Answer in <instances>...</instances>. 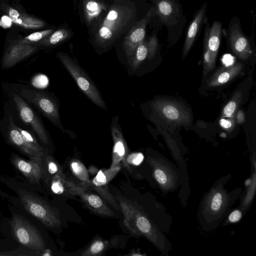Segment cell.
Wrapping results in <instances>:
<instances>
[{
    "mask_svg": "<svg viewBox=\"0 0 256 256\" xmlns=\"http://www.w3.org/2000/svg\"><path fill=\"white\" fill-rule=\"evenodd\" d=\"M231 177L228 174L220 178L202 199L197 218L201 228L206 232L213 230L220 226L242 193L241 188L232 191L226 188L225 185Z\"/></svg>",
    "mask_w": 256,
    "mask_h": 256,
    "instance_id": "1",
    "label": "cell"
},
{
    "mask_svg": "<svg viewBox=\"0 0 256 256\" xmlns=\"http://www.w3.org/2000/svg\"><path fill=\"white\" fill-rule=\"evenodd\" d=\"M120 202L125 221L126 224H130V228L134 232L146 236L162 255L168 256L172 246L164 233L169 231V228L162 222L152 218L138 205L123 200H120Z\"/></svg>",
    "mask_w": 256,
    "mask_h": 256,
    "instance_id": "2",
    "label": "cell"
},
{
    "mask_svg": "<svg viewBox=\"0 0 256 256\" xmlns=\"http://www.w3.org/2000/svg\"><path fill=\"white\" fill-rule=\"evenodd\" d=\"M135 16L130 4L121 0L112 4L94 34V44L102 48L110 46L130 28Z\"/></svg>",
    "mask_w": 256,
    "mask_h": 256,
    "instance_id": "3",
    "label": "cell"
},
{
    "mask_svg": "<svg viewBox=\"0 0 256 256\" xmlns=\"http://www.w3.org/2000/svg\"><path fill=\"white\" fill-rule=\"evenodd\" d=\"M2 87L4 90L20 96L54 126L65 132L60 116V103L54 94L48 91L21 84L4 83Z\"/></svg>",
    "mask_w": 256,
    "mask_h": 256,
    "instance_id": "4",
    "label": "cell"
},
{
    "mask_svg": "<svg viewBox=\"0 0 256 256\" xmlns=\"http://www.w3.org/2000/svg\"><path fill=\"white\" fill-rule=\"evenodd\" d=\"M4 91L8 98L9 104L14 110L12 112H16V118H18L13 117L14 118L24 124L28 130L37 136L43 144L48 145L50 142V134L38 112L18 94L8 90Z\"/></svg>",
    "mask_w": 256,
    "mask_h": 256,
    "instance_id": "5",
    "label": "cell"
},
{
    "mask_svg": "<svg viewBox=\"0 0 256 256\" xmlns=\"http://www.w3.org/2000/svg\"><path fill=\"white\" fill-rule=\"evenodd\" d=\"M148 161L154 180L163 194L174 192L180 186V170L172 162L162 156H149Z\"/></svg>",
    "mask_w": 256,
    "mask_h": 256,
    "instance_id": "6",
    "label": "cell"
},
{
    "mask_svg": "<svg viewBox=\"0 0 256 256\" xmlns=\"http://www.w3.org/2000/svg\"><path fill=\"white\" fill-rule=\"evenodd\" d=\"M56 56L86 96L96 106L106 110V104L98 88L85 70L66 54L58 52Z\"/></svg>",
    "mask_w": 256,
    "mask_h": 256,
    "instance_id": "7",
    "label": "cell"
},
{
    "mask_svg": "<svg viewBox=\"0 0 256 256\" xmlns=\"http://www.w3.org/2000/svg\"><path fill=\"white\" fill-rule=\"evenodd\" d=\"M153 113L172 126L190 124L192 121L189 110L182 104L167 98H157L151 104Z\"/></svg>",
    "mask_w": 256,
    "mask_h": 256,
    "instance_id": "8",
    "label": "cell"
},
{
    "mask_svg": "<svg viewBox=\"0 0 256 256\" xmlns=\"http://www.w3.org/2000/svg\"><path fill=\"white\" fill-rule=\"evenodd\" d=\"M10 225L12 233L20 244L38 252L44 250L46 244L42 236L26 219L15 214Z\"/></svg>",
    "mask_w": 256,
    "mask_h": 256,
    "instance_id": "9",
    "label": "cell"
},
{
    "mask_svg": "<svg viewBox=\"0 0 256 256\" xmlns=\"http://www.w3.org/2000/svg\"><path fill=\"white\" fill-rule=\"evenodd\" d=\"M20 202L24 209L48 227L54 228L60 224L56 214L44 201L36 196L20 190Z\"/></svg>",
    "mask_w": 256,
    "mask_h": 256,
    "instance_id": "10",
    "label": "cell"
},
{
    "mask_svg": "<svg viewBox=\"0 0 256 256\" xmlns=\"http://www.w3.org/2000/svg\"><path fill=\"white\" fill-rule=\"evenodd\" d=\"M0 130L8 143L28 156L30 159L42 160L26 144L18 129L12 116L5 109L4 115L0 121Z\"/></svg>",
    "mask_w": 256,
    "mask_h": 256,
    "instance_id": "11",
    "label": "cell"
},
{
    "mask_svg": "<svg viewBox=\"0 0 256 256\" xmlns=\"http://www.w3.org/2000/svg\"><path fill=\"white\" fill-rule=\"evenodd\" d=\"M38 46L23 42L20 40L10 44L3 54L2 68L8 69L14 67L35 52Z\"/></svg>",
    "mask_w": 256,
    "mask_h": 256,
    "instance_id": "12",
    "label": "cell"
},
{
    "mask_svg": "<svg viewBox=\"0 0 256 256\" xmlns=\"http://www.w3.org/2000/svg\"><path fill=\"white\" fill-rule=\"evenodd\" d=\"M154 11V8H150L144 17L132 28L124 38L123 48L128 60L133 56L138 45L144 40L146 26Z\"/></svg>",
    "mask_w": 256,
    "mask_h": 256,
    "instance_id": "13",
    "label": "cell"
},
{
    "mask_svg": "<svg viewBox=\"0 0 256 256\" xmlns=\"http://www.w3.org/2000/svg\"><path fill=\"white\" fill-rule=\"evenodd\" d=\"M42 160H26L16 154L13 153L12 154V162L13 164L32 184L38 183L44 176V170Z\"/></svg>",
    "mask_w": 256,
    "mask_h": 256,
    "instance_id": "14",
    "label": "cell"
},
{
    "mask_svg": "<svg viewBox=\"0 0 256 256\" xmlns=\"http://www.w3.org/2000/svg\"><path fill=\"white\" fill-rule=\"evenodd\" d=\"M110 128L114 140L112 162L110 168H118L120 161L126 156L128 146L118 123V116L112 118Z\"/></svg>",
    "mask_w": 256,
    "mask_h": 256,
    "instance_id": "15",
    "label": "cell"
},
{
    "mask_svg": "<svg viewBox=\"0 0 256 256\" xmlns=\"http://www.w3.org/2000/svg\"><path fill=\"white\" fill-rule=\"evenodd\" d=\"M158 49V40L156 36L148 41L144 40L140 43L133 56L128 60L133 70L138 69L146 60H150L155 56Z\"/></svg>",
    "mask_w": 256,
    "mask_h": 256,
    "instance_id": "16",
    "label": "cell"
},
{
    "mask_svg": "<svg viewBox=\"0 0 256 256\" xmlns=\"http://www.w3.org/2000/svg\"><path fill=\"white\" fill-rule=\"evenodd\" d=\"M229 40L232 52L239 58L246 60L250 58L252 53L250 43L237 24H234L230 29Z\"/></svg>",
    "mask_w": 256,
    "mask_h": 256,
    "instance_id": "17",
    "label": "cell"
},
{
    "mask_svg": "<svg viewBox=\"0 0 256 256\" xmlns=\"http://www.w3.org/2000/svg\"><path fill=\"white\" fill-rule=\"evenodd\" d=\"M242 68L243 66L240 62L222 67L216 71L207 80V86L211 88L222 86L240 74Z\"/></svg>",
    "mask_w": 256,
    "mask_h": 256,
    "instance_id": "18",
    "label": "cell"
},
{
    "mask_svg": "<svg viewBox=\"0 0 256 256\" xmlns=\"http://www.w3.org/2000/svg\"><path fill=\"white\" fill-rule=\"evenodd\" d=\"M84 186L76 185L67 178L62 173L56 174L51 179L50 188L53 192L57 194L76 195L84 190Z\"/></svg>",
    "mask_w": 256,
    "mask_h": 256,
    "instance_id": "19",
    "label": "cell"
},
{
    "mask_svg": "<svg viewBox=\"0 0 256 256\" xmlns=\"http://www.w3.org/2000/svg\"><path fill=\"white\" fill-rule=\"evenodd\" d=\"M206 8V4H204L198 12L188 28L182 49L183 59L188 54L194 44L204 16Z\"/></svg>",
    "mask_w": 256,
    "mask_h": 256,
    "instance_id": "20",
    "label": "cell"
},
{
    "mask_svg": "<svg viewBox=\"0 0 256 256\" xmlns=\"http://www.w3.org/2000/svg\"><path fill=\"white\" fill-rule=\"evenodd\" d=\"M8 13L14 23L26 28H39L45 24L42 20L28 16L14 8H10Z\"/></svg>",
    "mask_w": 256,
    "mask_h": 256,
    "instance_id": "21",
    "label": "cell"
},
{
    "mask_svg": "<svg viewBox=\"0 0 256 256\" xmlns=\"http://www.w3.org/2000/svg\"><path fill=\"white\" fill-rule=\"evenodd\" d=\"M206 28L204 44L210 51L217 54L220 45L222 24L215 21L210 29Z\"/></svg>",
    "mask_w": 256,
    "mask_h": 256,
    "instance_id": "22",
    "label": "cell"
},
{
    "mask_svg": "<svg viewBox=\"0 0 256 256\" xmlns=\"http://www.w3.org/2000/svg\"><path fill=\"white\" fill-rule=\"evenodd\" d=\"M84 8L86 20L90 23L100 15L106 6L98 0H86Z\"/></svg>",
    "mask_w": 256,
    "mask_h": 256,
    "instance_id": "23",
    "label": "cell"
},
{
    "mask_svg": "<svg viewBox=\"0 0 256 256\" xmlns=\"http://www.w3.org/2000/svg\"><path fill=\"white\" fill-rule=\"evenodd\" d=\"M82 198L90 208L103 215H110V210L98 196L91 194H82Z\"/></svg>",
    "mask_w": 256,
    "mask_h": 256,
    "instance_id": "24",
    "label": "cell"
},
{
    "mask_svg": "<svg viewBox=\"0 0 256 256\" xmlns=\"http://www.w3.org/2000/svg\"><path fill=\"white\" fill-rule=\"evenodd\" d=\"M70 33L67 29H58L42 40L40 44L46 46L56 45L70 38Z\"/></svg>",
    "mask_w": 256,
    "mask_h": 256,
    "instance_id": "25",
    "label": "cell"
},
{
    "mask_svg": "<svg viewBox=\"0 0 256 256\" xmlns=\"http://www.w3.org/2000/svg\"><path fill=\"white\" fill-rule=\"evenodd\" d=\"M242 91H237L233 95L232 98L224 107L221 118H234V114L242 100Z\"/></svg>",
    "mask_w": 256,
    "mask_h": 256,
    "instance_id": "26",
    "label": "cell"
},
{
    "mask_svg": "<svg viewBox=\"0 0 256 256\" xmlns=\"http://www.w3.org/2000/svg\"><path fill=\"white\" fill-rule=\"evenodd\" d=\"M70 168L74 175L82 182L84 187L90 185V182L89 180L88 172L82 164L75 160L70 163Z\"/></svg>",
    "mask_w": 256,
    "mask_h": 256,
    "instance_id": "27",
    "label": "cell"
},
{
    "mask_svg": "<svg viewBox=\"0 0 256 256\" xmlns=\"http://www.w3.org/2000/svg\"><path fill=\"white\" fill-rule=\"evenodd\" d=\"M157 12L160 18L166 21L174 14V6L170 0H158L156 3Z\"/></svg>",
    "mask_w": 256,
    "mask_h": 256,
    "instance_id": "28",
    "label": "cell"
},
{
    "mask_svg": "<svg viewBox=\"0 0 256 256\" xmlns=\"http://www.w3.org/2000/svg\"><path fill=\"white\" fill-rule=\"evenodd\" d=\"M119 169L120 167H118L110 168L105 172L100 170L92 180L93 185L96 188L106 185L116 174Z\"/></svg>",
    "mask_w": 256,
    "mask_h": 256,
    "instance_id": "29",
    "label": "cell"
},
{
    "mask_svg": "<svg viewBox=\"0 0 256 256\" xmlns=\"http://www.w3.org/2000/svg\"><path fill=\"white\" fill-rule=\"evenodd\" d=\"M44 174V176H48V178L50 176H54V175L61 173L60 170L59 168L58 164L56 162L53 158L50 156L46 154L42 158Z\"/></svg>",
    "mask_w": 256,
    "mask_h": 256,
    "instance_id": "30",
    "label": "cell"
},
{
    "mask_svg": "<svg viewBox=\"0 0 256 256\" xmlns=\"http://www.w3.org/2000/svg\"><path fill=\"white\" fill-rule=\"evenodd\" d=\"M216 54L210 51L207 46L204 44L203 54L204 76L206 75L214 70L216 64Z\"/></svg>",
    "mask_w": 256,
    "mask_h": 256,
    "instance_id": "31",
    "label": "cell"
},
{
    "mask_svg": "<svg viewBox=\"0 0 256 256\" xmlns=\"http://www.w3.org/2000/svg\"><path fill=\"white\" fill-rule=\"evenodd\" d=\"M52 32L53 30L50 29L35 32L28 36L20 40L23 42L32 44L34 42L42 40L52 34Z\"/></svg>",
    "mask_w": 256,
    "mask_h": 256,
    "instance_id": "32",
    "label": "cell"
},
{
    "mask_svg": "<svg viewBox=\"0 0 256 256\" xmlns=\"http://www.w3.org/2000/svg\"><path fill=\"white\" fill-rule=\"evenodd\" d=\"M144 156L141 152H134L129 154L126 158L128 163L134 166L140 165L143 161Z\"/></svg>",
    "mask_w": 256,
    "mask_h": 256,
    "instance_id": "33",
    "label": "cell"
},
{
    "mask_svg": "<svg viewBox=\"0 0 256 256\" xmlns=\"http://www.w3.org/2000/svg\"><path fill=\"white\" fill-rule=\"evenodd\" d=\"M104 248V243L101 240L95 241L84 255H94L101 252Z\"/></svg>",
    "mask_w": 256,
    "mask_h": 256,
    "instance_id": "34",
    "label": "cell"
},
{
    "mask_svg": "<svg viewBox=\"0 0 256 256\" xmlns=\"http://www.w3.org/2000/svg\"><path fill=\"white\" fill-rule=\"evenodd\" d=\"M220 126L228 132H231L234 127L235 120L234 118H221L220 120Z\"/></svg>",
    "mask_w": 256,
    "mask_h": 256,
    "instance_id": "35",
    "label": "cell"
},
{
    "mask_svg": "<svg viewBox=\"0 0 256 256\" xmlns=\"http://www.w3.org/2000/svg\"><path fill=\"white\" fill-rule=\"evenodd\" d=\"M243 212L240 209H236L233 210L230 214H229L228 216L227 220H226V223H236L238 222L241 220Z\"/></svg>",
    "mask_w": 256,
    "mask_h": 256,
    "instance_id": "36",
    "label": "cell"
},
{
    "mask_svg": "<svg viewBox=\"0 0 256 256\" xmlns=\"http://www.w3.org/2000/svg\"><path fill=\"white\" fill-rule=\"evenodd\" d=\"M235 122L238 124H241L245 122V114L242 110H238L236 112L235 114Z\"/></svg>",
    "mask_w": 256,
    "mask_h": 256,
    "instance_id": "37",
    "label": "cell"
},
{
    "mask_svg": "<svg viewBox=\"0 0 256 256\" xmlns=\"http://www.w3.org/2000/svg\"><path fill=\"white\" fill-rule=\"evenodd\" d=\"M12 22L9 16H4L2 18L0 24L4 27L8 28L10 26Z\"/></svg>",
    "mask_w": 256,
    "mask_h": 256,
    "instance_id": "38",
    "label": "cell"
}]
</instances>
